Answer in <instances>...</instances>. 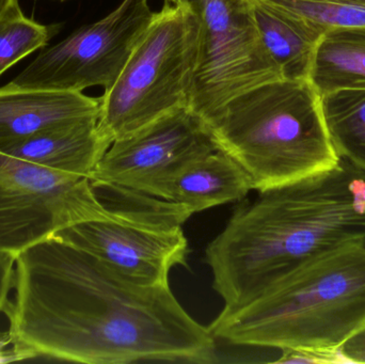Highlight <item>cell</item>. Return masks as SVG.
I'll use <instances>...</instances> for the list:
<instances>
[{
  "mask_svg": "<svg viewBox=\"0 0 365 364\" xmlns=\"http://www.w3.org/2000/svg\"><path fill=\"white\" fill-rule=\"evenodd\" d=\"M9 338L23 359L216 363V339L170 286L139 284L51 236L15 259Z\"/></svg>",
  "mask_w": 365,
  "mask_h": 364,
  "instance_id": "6da1fadb",
  "label": "cell"
},
{
  "mask_svg": "<svg viewBox=\"0 0 365 364\" xmlns=\"http://www.w3.org/2000/svg\"><path fill=\"white\" fill-rule=\"evenodd\" d=\"M356 241L365 243V171L340 158L327 172L240 203L205 262L222 310H236L307 259Z\"/></svg>",
  "mask_w": 365,
  "mask_h": 364,
  "instance_id": "7a4b0ae2",
  "label": "cell"
},
{
  "mask_svg": "<svg viewBox=\"0 0 365 364\" xmlns=\"http://www.w3.org/2000/svg\"><path fill=\"white\" fill-rule=\"evenodd\" d=\"M365 327V243L315 254L208 326L234 345L334 354Z\"/></svg>",
  "mask_w": 365,
  "mask_h": 364,
  "instance_id": "3957f363",
  "label": "cell"
},
{
  "mask_svg": "<svg viewBox=\"0 0 365 364\" xmlns=\"http://www.w3.org/2000/svg\"><path fill=\"white\" fill-rule=\"evenodd\" d=\"M219 151L262 192L327 172L340 162L309 79H277L248 90L204 118Z\"/></svg>",
  "mask_w": 365,
  "mask_h": 364,
  "instance_id": "277c9868",
  "label": "cell"
},
{
  "mask_svg": "<svg viewBox=\"0 0 365 364\" xmlns=\"http://www.w3.org/2000/svg\"><path fill=\"white\" fill-rule=\"evenodd\" d=\"M197 36L190 4L166 1L155 13L117 80L100 98L98 126L110 142L188 106Z\"/></svg>",
  "mask_w": 365,
  "mask_h": 364,
  "instance_id": "5b68a950",
  "label": "cell"
},
{
  "mask_svg": "<svg viewBox=\"0 0 365 364\" xmlns=\"http://www.w3.org/2000/svg\"><path fill=\"white\" fill-rule=\"evenodd\" d=\"M199 26L189 108L204 119L227 100L282 78L259 38L250 0H189Z\"/></svg>",
  "mask_w": 365,
  "mask_h": 364,
  "instance_id": "8992f818",
  "label": "cell"
},
{
  "mask_svg": "<svg viewBox=\"0 0 365 364\" xmlns=\"http://www.w3.org/2000/svg\"><path fill=\"white\" fill-rule=\"evenodd\" d=\"M113 213L88 177L0 152V252L17 256L63 229Z\"/></svg>",
  "mask_w": 365,
  "mask_h": 364,
  "instance_id": "52a82bcc",
  "label": "cell"
},
{
  "mask_svg": "<svg viewBox=\"0 0 365 364\" xmlns=\"http://www.w3.org/2000/svg\"><path fill=\"white\" fill-rule=\"evenodd\" d=\"M150 0H122L108 15L83 26L57 44L42 49L9 87L83 92L108 90L154 19Z\"/></svg>",
  "mask_w": 365,
  "mask_h": 364,
  "instance_id": "ba28073f",
  "label": "cell"
},
{
  "mask_svg": "<svg viewBox=\"0 0 365 364\" xmlns=\"http://www.w3.org/2000/svg\"><path fill=\"white\" fill-rule=\"evenodd\" d=\"M216 150L203 119L182 106L113 141L88 179L164 199L182 167Z\"/></svg>",
  "mask_w": 365,
  "mask_h": 364,
  "instance_id": "9c48e42d",
  "label": "cell"
},
{
  "mask_svg": "<svg viewBox=\"0 0 365 364\" xmlns=\"http://www.w3.org/2000/svg\"><path fill=\"white\" fill-rule=\"evenodd\" d=\"M53 236L148 286H169L171 269L185 266L189 254L182 228H160L115 215L74 224Z\"/></svg>",
  "mask_w": 365,
  "mask_h": 364,
  "instance_id": "30bf717a",
  "label": "cell"
},
{
  "mask_svg": "<svg viewBox=\"0 0 365 364\" xmlns=\"http://www.w3.org/2000/svg\"><path fill=\"white\" fill-rule=\"evenodd\" d=\"M100 98L83 92L0 87V151L66 124L98 121Z\"/></svg>",
  "mask_w": 365,
  "mask_h": 364,
  "instance_id": "8fae6325",
  "label": "cell"
},
{
  "mask_svg": "<svg viewBox=\"0 0 365 364\" xmlns=\"http://www.w3.org/2000/svg\"><path fill=\"white\" fill-rule=\"evenodd\" d=\"M110 145L98 121H83L44 130L0 152L45 168L89 177Z\"/></svg>",
  "mask_w": 365,
  "mask_h": 364,
  "instance_id": "7c38bea8",
  "label": "cell"
},
{
  "mask_svg": "<svg viewBox=\"0 0 365 364\" xmlns=\"http://www.w3.org/2000/svg\"><path fill=\"white\" fill-rule=\"evenodd\" d=\"M251 190L252 183L246 171L216 150L182 167L167 185L164 199L186 205L195 214L242 201Z\"/></svg>",
  "mask_w": 365,
  "mask_h": 364,
  "instance_id": "4fadbf2b",
  "label": "cell"
},
{
  "mask_svg": "<svg viewBox=\"0 0 365 364\" xmlns=\"http://www.w3.org/2000/svg\"><path fill=\"white\" fill-rule=\"evenodd\" d=\"M259 38L282 78L309 79L326 30L264 0H250Z\"/></svg>",
  "mask_w": 365,
  "mask_h": 364,
  "instance_id": "5bb4252c",
  "label": "cell"
},
{
  "mask_svg": "<svg viewBox=\"0 0 365 364\" xmlns=\"http://www.w3.org/2000/svg\"><path fill=\"white\" fill-rule=\"evenodd\" d=\"M309 80L321 96L339 90H365V27L326 32Z\"/></svg>",
  "mask_w": 365,
  "mask_h": 364,
  "instance_id": "9a60e30c",
  "label": "cell"
},
{
  "mask_svg": "<svg viewBox=\"0 0 365 364\" xmlns=\"http://www.w3.org/2000/svg\"><path fill=\"white\" fill-rule=\"evenodd\" d=\"M321 102L339 157L365 171V90L330 92L321 96Z\"/></svg>",
  "mask_w": 365,
  "mask_h": 364,
  "instance_id": "2e32d148",
  "label": "cell"
},
{
  "mask_svg": "<svg viewBox=\"0 0 365 364\" xmlns=\"http://www.w3.org/2000/svg\"><path fill=\"white\" fill-rule=\"evenodd\" d=\"M91 182L101 202L118 217L165 229H181L193 215L186 205L115 184Z\"/></svg>",
  "mask_w": 365,
  "mask_h": 364,
  "instance_id": "e0dca14e",
  "label": "cell"
},
{
  "mask_svg": "<svg viewBox=\"0 0 365 364\" xmlns=\"http://www.w3.org/2000/svg\"><path fill=\"white\" fill-rule=\"evenodd\" d=\"M59 30L58 25H42L24 14L21 9L0 21V76L11 66L47 46Z\"/></svg>",
  "mask_w": 365,
  "mask_h": 364,
  "instance_id": "ac0fdd59",
  "label": "cell"
},
{
  "mask_svg": "<svg viewBox=\"0 0 365 364\" xmlns=\"http://www.w3.org/2000/svg\"><path fill=\"white\" fill-rule=\"evenodd\" d=\"M329 31L365 27V0H264Z\"/></svg>",
  "mask_w": 365,
  "mask_h": 364,
  "instance_id": "d6986e66",
  "label": "cell"
},
{
  "mask_svg": "<svg viewBox=\"0 0 365 364\" xmlns=\"http://www.w3.org/2000/svg\"><path fill=\"white\" fill-rule=\"evenodd\" d=\"M15 258L0 252V313H6L10 307V293L14 288ZM10 345L8 331L0 333V363L21 360L13 348L6 350Z\"/></svg>",
  "mask_w": 365,
  "mask_h": 364,
  "instance_id": "ffe728a7",
  "label": "cell"
},
{
  "mask_svg": "<svg viewBox=\"0 0 365 364\" xmlns=\"http://www.w3.org/2000/svg\"><path fill=\"white\" fill-rule=\"evenodd\" d=\"M343 363H365V327L338 350Z\"/></svg>",
  "mask_w": 365,
  "mask_h": 364,
  "instance_id": "44dd1931",
  "label": "cell"
},
{
  "mask_svg": "<svg viewBox=\"0 0 365 364\" xmlns=\"http://www.w3.org/2000/svg\"><path fill=\"white\" fill-rule=\"evenodd\" d=\"M19 9H21V6H19V0H0V21Z\"/></svg>",
  "mask_w": 365,
  "mask_h": 364,
  "instance_id": "7402d4cb",
  "label": "cell"
},
{
  "mask_svg": "<svg viewBox=\"0 0 365 364\" xmlns=\"http://www.w3.org/2000/svg\"><path fill=\"white\" fill-rule=\"evenodd\" d=\"M171 4H188L189 0H166Z\"/></svg>",
  "mask_w": 365,
  "mask_h": 364,
  "instance_id": "603a6c76",
  "label": "cell"
},
{
  "mask_svg": "<svg viewBox=\"0 0 365 364\" xmlns=\"http://www.w3.org/2000/svg\"><path fill=\"white\" fill-rule=\"evenodd\" d=\"M59 1H64V0H59Z\"/></svg>",
  "mask_w": 365,
  "mask_h": 364,
  "instance_id": "cb8c5ba5",
  "label": "cell"
}]
</instances>
